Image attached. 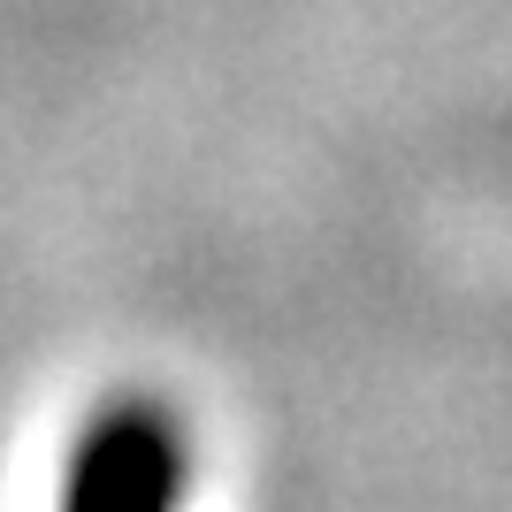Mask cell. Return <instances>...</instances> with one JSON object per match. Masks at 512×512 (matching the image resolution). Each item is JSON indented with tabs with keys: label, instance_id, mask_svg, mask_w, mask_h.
<instances>
[{
	"label": "cell",
	"instance_id": "1",
	"mask_svg": "<svg viewBox=\"0 0 512 512\" xmlns=\"http://www.w3.org/2000/svg\"><path fill=\"white\" fill-rule=\"evenodd\" d=\"M192 428L169 398H107L69 451L54 512H184Z\"/></svg>",
	"mask_w": 512,
	"mask_h": 512
}]
</instances>
